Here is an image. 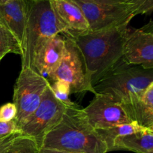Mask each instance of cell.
<instances>
[{"instance_id":"9c48e42d","label":"cell","mask_w":153,"mask_h":153,"mask_svg":"<svg viewBox=\"0 0 153 153\" xmlns=\"http://www.w3.org/2000/svg\"><path fill=\"white\" fill-rule=\"evenodd\" d=\"M82 110L95 130L134 122L123 104L106 94H96L91 103Z\"/></svg>"},{"instance_id":"ac0fdd59","label":"cell","mask_w":153,"mask_h":153,"mask_svg":"<svg viewBox=\"0 0 153 153\" xmlns=\"http://www.w3.org/2000/svg\"><path fill=\"white\" fill-rule=\"evenodd\" d=\"M39 148L35 140L20 134L5 153H38Z\"/></svg>"},{"instance_id":"8fae6325","label":"cell","mask_w":153,"mask_h":153,"mask_svg":"<svg viewBox=\"0 0 153 153\" xmlns=\"http://www.w3.org/2000/svg\"><path fill=\"white\" fill-rule=\"evenodd\" d=\"M51 8L62 28V34L70 38L89 31L88 22L81 9L71 0H49Z\"/></svg>"},{"instance_id":"4316f807","label":"cell","mask_w":153,"mask_h":153,"mask_svg":"<svg viewBox=\"0 0 153 153\" xmlns=\"http://www.w3.org/2000/svg\"><path fill=\"white\" fill-rule=\"evenodd\" d=\"M0 61H1V60H0Z\"/></svg>"},{"instance_id":"8992f818","label":"cell","mask_w":153,"mask_h":153,"mask_svg":"<svg viewBox=\"0 0 153 153\" xmlns=\"http://www.w3.org/2000/svg\"><path fill=\"white\" fill-rule=\"evenodd\" d=\"M67 107L55 97L49 85L40 104L19 128V132L35 140L40 147L43 136L60 122Z\"/></svg>"},{"instance_id":"e0dca14e","label":"cell","mask_w":153,"mask_h":153,"mask_svg":"<svg viewBox=\"0 0 153 153\" xmlns=\"http://www.w3.org/2000/svg\"><path fill=\"white\" fill-rule=\"evenodd\" d=\"M8 53L17 54L22 56V46L16 37L0 24V60Z\"/></svg>"},{"instance_id":"603a6c76","label":"cell","mask_w":153,"mask_h":153,"mask_svg":"<svg viewBox=\"0 0 153 153\" xmlns=\"http://www.w3.org/2000/svg\"><path fill=\"white\" fill-rule=\"evenodd\" d=\"M20 135L19 132H16L6 137L0 139V153H5L10 148L15 140Z\"/></svg>"},{"instance_id":"2e32d148","label":"cell","mask_w":153,"mask_h":153,"mask_svg":"<svg viewBox=\"0 0 153 153\" xmlns=\"http://www.w3.org/2000/svg\"><path fill=\"white\" fill-rule=\"evenodd\" d=\"M144 128L138 125L137 123L131 122L126 124H119V125L113 126L108 128L97 129V132L101 139L105 142L108 148V152L111 151L112 146L114 140L120 136L131 134L133 132L137 131Z\"/></svg>"},{"instance_id":"d4e9b609","label":"cell","mask_w":153,"mask_h":153,"mask_svg":"<svg viewBox=\"0 0 153 153\" xmlns=\"http://www.w3.org/2000/svg\"><path fill=\"white\" fill-rule=\"evenodd\" d=\"M82 1L95 3H104V4H116V3L126 2L128 0H82Z\"/></svg>"},{"instance_id":"ffe728a7","label":"cell","mask_w":153,"mask_h":153,"mask_svg":"<svg viewBox=\"0 0 153 153\" xmlns=\"http://www.w3.org/2000/svg\"><path fill=\"white\" fill-rule=\"evenodd\" d=\"M132 7L134 16L138 14H150L153 10V0H128Z\"/></svg>"},{"instance_id":"484cf974","label":"cell","mask_w":153,"mask_h":153,"mask_svg":"<svg viewBox=\"0 0 153 153\" xmlns=\"http://www.w3.org/2000/svg\"><path fill=\"white\" fill-rule=\"evenodd\" d=\"M10 1V0H0V4H4V3Z\"/></svg>"},{"instance_id":"52a82bcc","label":"cell","mask_w":153,"mask_h":153,"mask_svg":"<svg viewBox=\"0 0 153 153\" xmlns=\"http://www.w3.org/2000/svg\"><path fill=\"white\" fill-rule=\"evenodd\" d=\"M48 77L52 81L67 82L71 94L84 92L94 94L83 56L74 40L70 38L65 37V50L61 63Z\"/></svg>"},{"instance_id":"4fadbf2b","label":"cell","mask_w":153,"mask_h":153,"mask_svg":"<svg viewBox=\"0 0 153 153\" xmlns=\"http://www.w3.org/2000/svg\"><path fill=\"white\" fill-rule=\"evenodd\" d=\"M27 20V0H10L0 4V24L16 37L23 51Z\"/></svg>"},{"instance_id":"44dd1931","label":"cell","mask_w":153,"mask_h":153,"mask_svg":"<svg viewBox=\"0 0 153 153\" xmlns=\"http://www.w3.org/2000/svg\"><path fill=\"white\" fill-rule=\"evenodd\" d=\"M17 113V109L13 103H6L0 106V122H9L14 120Z\"/></svg>"},{"instance_id":"277c9868","label":"cell","mask_w":153,"mask_h":153,"mask_svg":"<svg viewBox=\"0 0 153 153\" xmlns=\"http://www.w3.org/2000/svg\"><path fill=\"white\" fill-rule=\"evenodd\" d=\"M58 34H62V28L54 14L49 0H27L22 68H33L34 58L40 47Z\"/></svg>"},{"instance_id":"d6986e66","label":"cell","mask_w":153,"mask_h":153,"mask_svg":"<svg viewBox=\"0 0 153 153\" xmlns=\"http://www.w3.org/2000/svg\"><path fill=\"white\" fill-rule=\"evenodd\" d=\"M53 82V83L50 84V86L55 97L67 106L75 105V104L72 102L70 98L71 91L69 84L61 80H56Z\"/></svg>"},{"instance_id":"6da1fadb","label":"cell","mask_w":153,"mask_h":153,"mask_svg":"<svg viewBox=\"0 0 153 153\" xmlns=\"http://www.w3.org/2000/svg\"><path fill=\"white\" fill-rule=\"evenodd\" d=\"M129 23L98 31H88L72 38L80 50L93 86L123 57Z\"/></svg>"},{"instance_id":"cb8c5ba5","label":"cell","mask_w":153,"mask_h":153,"mask_svg":"<svg viewBox=\"0 0 153 153\" xmlns=\"http://www.w3.org/2000/svg\"><path fill=\"white\" fill-rule=\"evenodd\" d=\"M38 153H84V152H79L63 151V150L52 149V148H39Z\"/></svg>"},{"instance_id":"30bf717a","label":"cell","mask_w":153,"mask_h":153,"mask_svg":"<svg viewBox=\"0 0 153 153\" xmlns=\"http://www.w3.org/2000/svg\"><path fill=\"white\" fill-rule=\"evenodd\" d=\"M126 62L153 69V27L152 21L140 28L130 30L123 50Z\"/></svg>"},{"instance_id":"7c38bea8","label":"cell","mask_w":153,"mask_h":153,"mask_svg":"<svg viewBox=\"0 0 153 153\" xmlns=\"http://www.w3.org/2000/svg\"><path fill=\"white\" fill-rule=\"evenodd\" d=\"M65 50V37L58 34L40 47L34 58L33 68L47 78L58 67Z\"/></svg>"},{"instance_id":"7402d4cb","label":"cell","mask_w":153,"mask_h":153,"mask_svg":"<svg viewBox=\"0 0 153 153\" xmlns=\"http://www.w3.org/2000/svg\"><path fill=\"white\" fill-rule=\"evenodd\" d=\"M16 132L19 131L14 120L9 122H0V139L6 137Z\"/></svg>"},{"instance_id":"9a60e30c","label":"cell","mask_w":153,"mask_h":153,"mask_svg":"<svg viewBox=\"0 0 153 153\" xmlns=\"http://www.w3.org/2000/svg\"><path fill=\"white\" fill-rule=\"evenodd\" d=\"M128 150L136 153H153V129L143 128L114 140L111 151Z\"/></svg>"},{"instance_id":"5b68a950","label":"cell","mask_w":153,"mask_h":153,"mask_svg":"<svg viewBox=\"0 0 153 153\" xmlns=\"http://www.w3.org/2000/svg\"><path fill=\"white\" fill-rule=\"evenodd\" d=\"M50 84L47 78L34 69L22 68L14 85L13 95V103L17 109L14 121L18 131L25 120L37 109Z\"/></svg>"},{"instance_id":"3957f363","label":"cell","mask_w":153,"mask_h":153,"mask_svg":"<svg viewBox=\"0 0 153 153\" xmlns=\"http://www.w3.org/2000/svg\"><path fill=\"white\" fill-rule=\"evenodd\" d=\"M153 83V69L126 62L121 58L94 86V94H106L123 105L141 95Z\"/></svg>"},{"instance_id":"ba28073f","label":"cell","mask_w":153,"mask_h":153,"mask_svg":"<svg viewBox=\"0 0 153 153\" xmlns=\"http://www.w3.org/2000/svg\"><path fill=\"white\" fill-rule=\"evenodd\" d=\"M82 11L88 22L90 31H98L129 23L134 16L128 1L116 4H104L71 0Z\"/></svg>"},{"instance_id":"7a4b0ae2","label":"cell","mask_w":153,"mask_h":153,"mask_svg":"<svg viewBox=\"0 0 153 153\" xmlns=\"http://www.w3.org/2000/svg\"><path fill=\"white\" fill-rule=\"evenodd\" d=\"M40 148L84 153H106L108 148L76 104L68 106L62 118L42 140Z\"/></svg>"},{"instance_id":"5bb4252c","label":"cell","mask_w":153,"mask_h":153,"mask_svg":"<svg viewBox=\"0 0 153 153\" xmlns=\"http://www.w3.org/2000/svg\"><path fill=\"white\" fill-rule=\"evenodd\" d=\"M123 106L134 122L144 128L153 129V83L141 95Z\"/></svg>"}]
</instances>
